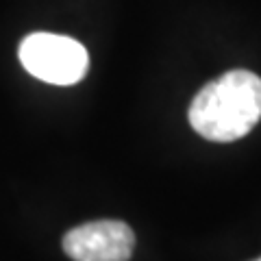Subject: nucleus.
I'll return each instance as SVG.
<instances>
[{
    "instance_id": "1",
    "label": "nucleus",
    "mask_w": 261,
    "mask_h": 261,
    "mask_svg": "<svg viewBox=\"0 0 261 261\" xmlns=\"http://www.w3.org/2000/svg\"><path fill=\"white\" fill-rule=\"evenodd\" d=\"M190 124L209 142H235L261 120V79L231 70L200 89L190 105Z\"/></svg>"
},
{
    "instance_id": "2",
    "label": "nucleus",
    "mask_w": 261,
    "mask_h": 261,
    "mask_svg": "<svg viewBox=\"0 0 261 261\" xmlns=\"http://www.w3.org/2000/svg\"><path fill=\"white\" fill-rule=\"evenodd\" d=\"M18 57L24 70L50 85H74L87 74L89 55L72 37L55 33H31L22 39Z\"/></svg>"
},
{
    "instance_id": "3",
    "label": "nucleus",
    "mask_w": 261,
    "mask_h": 261,
    "mask_svg": "<svg viewBox=\"0 0 261 261\" xmlns=\"http://www.w3.org/2000/svg\"><path fill=\"white\" fill-rule=\"evenodd\" d=\"M63 250L74 261H128L135 233L122 220L85 222L63 235Z\"/></svg>"
},
{
    "instance_id": "4",
    "label": "nucleus",
    "mask_w": 261,
    "mask_h": 261,
    "mask_svg": "<svg viewBox=\"0 0 261 261\" xmlns=\"http://www.w3.org/2000/svg\"><path fill=\"white\" fill-rule=\"evenodd\" d=\"M255 261H261V257H259V259H255Z\"/></svg>"
}]
</instances>
